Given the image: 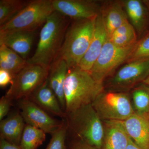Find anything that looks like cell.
<instances>
[{
	"label": "cell",
	"mask_w": 149,
	"mask_h": 149,
	"mask_svg": "<svg viewBox=\"0 0 149 149\" xmlns=\"http://www.w3.org/2000/svg\"><path fill=\"white\" fill-rule=\"evenodd\" d=\"M70 23L69 18L55 11L43 25L37 49L33 55L27 59V63L49 70L58 56Z\"/></svg>",
	"instance_id": "6da1fadb"
},
{
	"label": "cell",
	"mask_w": 149,
	"mask_h": 149,
	"mask_svg": "<svg viewBox=\"0 0 149 149\" xmlns=\"http://www.w3.org/2000/svg\"><path fill=\"white\" fill-rule=\"evenodd\" d=\"M65 112L70 113L91 104L104 92L103 83L96 81L90 72L77 66L68 70L65 82Z\"/></svg>",
	"instance_id": "7a4b0ae2"
},
{
	"label": "cell",
	"mask_w": 149,
	"mask_h": 149,
	"mask_svg": "<svg viewBox=\"0 0 149 149\" xmlns=\"http://www.w3.org/2000/svg\"><path fill=\"white\" fill-rule=\"evenodd\" d=\"M96 18L70 22L57 58L66 62L69 69L78 66L88 50L94 34Z\"/></svg>",
	"instance_id": "3957f363"
},
{
	"label": "cell",
	"mask_w": 149,
	"mask_h": 149,
	"mask_svg": "<svg viewBox=\"0 0 149 149\" xmlns=\"http://www.w3.org/2000/svg\"><path fill=\"white\" fill-rule=\"evenodd\" d=\"M67 126L73 130L81 141L101 148L103 142L104 128L102 119L92 104L66 113Z\"/></svg>",
	"instance_id": "277c9868"
},
{
	"label": "cell",
	"mask_w": 149,
	"mask_h": 149,
	"mask_svg": "<svg viewBox=\"0 0 149 149\" xmlns=\"http://www.w3.org/2000/svg\"><path fill=\"white\" fill-rule=\"evenodd\" d=\"M55 11L52 0L29 1L27 6L16 16L0 26V32L36 31L45 24Z\"/></svg>",
	"instance_id": "5b68a950"
},
{
	"label": "cell",
	"mask_w": 149,
	"mask_h": 149,
	"mask_svg": "<svg viewBox=\"0 0 149 149\" xmlns=\"http://www.w3.org/2000/svg\"><path fill=\"white\" fill-rule=\"evenodd\" d=\"M101 119L122 121L135 113L128 94L103 92L92 104Z\"/></svg>",
	"instance_id": "8992f818"
},
{
	"label": "cell",
	"mask_w": 149,
	"mask_h": 149,
	"mask_svg": "<svg viewBox=\"0 0 149 149\" xmlns=\"http://www.w3.org/2000/svg\"><path fill=\"white\" fill-rule=\"evenodd\" d=\"M48 72L40 65L27 64L14 78L5 96L12 100L29 97L46 81Z\"/></svg>",
	"instance_id": "52a82bcc"
},
{
	"label": "cell",
	"mask_w": 149,
	"mask_h": 149,
	"mask_svg": "<svg viewBox=\"0 0 149 149\" xmlns=\"http://www.w3.org/2000/svg\"><path fill=\"white\" fill-rule=\"evenodd\" d=\"M134 46L118 47L108 40L89 72L93 78L99 83H103L106 78L120 65L126 62Z\"/></svg>",
	"instance_id": "ba28073f"
},
{
	"label": "cell",
	"mask_w": 149,
	"mask_h": 149,
	"mask_svg": "<svg viewBox=\"0 0 149 149\" xmlns=\"http://www.w3.org/2000/svg\"><path fill=\"white\" fill-rule=\"evenodd\" d=\"M18 106L26 124L39 128L46 133L52 135L65 123L63 121L52 117L28 98L18 100Z\"/></svg>",
	"instance_id": "9c48e42d"
},
{
	"label": "cell",
	"mask_w": 149,
	"mask_h": 149,
	"mask_svg": "<svg viewBox=\"0 0 149 149\" xmlns=\"http://www.w3.org/2000/svg\"><path fill=\"white\" fill-rule=\"evenodd\" d=\"M149 74V59L128 63L118 70L109 85L116 90H128L143 80Z\"/></svg>",
	"instance_id": "30bf717a"
},
{
	"label": "cell",
	"mask_w": 149,
	"mask_h": 149,
	"mask_svg": "<svg viewBox=\"0 0 149 149\" xmlns=\"http://www.w3.org/2000/svg\"><path fill=\"white\" fill-rule=\"evenodd\" d=\"M52 3L55 10L72 20L95 18L102 6L92 0H52Z\"/></svg>",
	"instance_id": "8fae6325"
},
{
	"label": "cell",
	"mask_w": 149,
	"mask_h": 149,
	"mask_svg": "<svg viewBox=\"0 0 149 149\" xmlns=\"http://www.w3.org/2000/svg\"><path fill=\"white\" fill-rule=\"evenodd\" d=\"M108 35L100 13L95 20V30L92 41L85 56L78 67L90 72L108 40Z\"/></svg>",
	"instance_id": "7c38bea8"
},
{
	"label": "cell",
	"mask_w": 149,
	"mask_h": 149,
	"mask_svg": "<svg viewBox=\"0 0 149 149\" xmlns=\"http://www.w3.org/2000/svg\"><path fill=\"white\" fill-rule=\"evenodd\" d=\"M36 31L0 32V45H4L27 60L35 38Z\"/></svg>",
	"instance_id": "4fadbf2b"
},
{
	"label": "cell",
	"mask_w": 149,
	"mask_h": 149,
	"mask_svg": "<svg viewBox=\"0 0 149 149\" xmlns=\"http://www.w3.org/2000/svg\"><path fill=\"white\" fill-rule=\"evenodd\" d=\"M128 136L142 149H149V122L135 113L126 120L119 121Z\"/></svg>",
	"instance_id": "5bb4252c"
},
{
	"label": "cell",
	"mask_w": 149,
	"mask_h": 149,
	"mask_svg": "<svg viewBox=\"0 0 149 149\" xmlns=\"http://www.w3.org/2000/svg\"><path fill=\"white\" fill-rule=\"evenodd\" d=\"M28 98L47 112L65 119L66 118V113L62 108L54 93L49 87L47 80Z\"/></svg>",
	"instance_id": "9a60e30c"
},
{
	"label": "cell",
	"mask_w": 149,
	"mask_h": 149,
	"mask_svg": "<svg viewBox=\"0 0 149 149\" xmlns=\"http://www.w3.org/2000/svg\"><path fill=\"white\" fill-rule=\"evenodd\" d=\"M68 66L66 62L57 58L49 69L47 81L49 87L56 96L62 109L65 111L64 87Z\"/></svg>",
	"instance_id": "2e32d148"
},
{
	"label": "cell",
	"mask_w": 149,
	"mask_h": 149,
	"mask_svg": "<svg viewBox=\"0 0 149 149\" xmlns=\"http://www.w3.org/2000/svg\"><path fill=\"white\" fill-rule=\"evenodd\" d=\"M100 14L108 37L115 30L128 21L122 1L105 2L101 6Z\"/></svg>",
	"instance_id": "e0dca14e"
},
{
	"label": "cell",
	"mask_w": 149,
	"mask_h": 149,
	"mask_svg": "<svg viewBox=\"0 0 149 149\" xmlns=\"http://www.w3.org/2000/svg\"><path fill=\"white\" fill-rule=\"evenodd\" d=\"M104 134L101 149H126L130 137L119 121L105 120Z\"/></svg>",
	"instance_id": "ac0fdd59"
},
{
	"label": "cell",
	"mask_w": 149,
	"mask_h": 149,
	"mask_svg": "<svg viewBox=\"0 0 149 149\" xmlns=\"http://www.w3.org/2000/svg\"><path fill=\"white\" fill-rule=\"evenodd\" d=\"M20 112L11 114L0 123L1 139L19 146L25 123Z\"/></svg>",
	"instance_id": "d6986e66"
},
{
	"label": "cell",
	"mask_w": 149,
	"mask_h": 149,
	"mask_svg": "<svg viewBox=\"0 0 149 149\" xmlns=\"http://www.w3.org/2000/svg\"><path fill=\"white\" fill-rule=\"evenodd\" d=\"M27 64V60L4 45H0L1 69L8 71L14 78Z\"/></svg>",
	"instance_id": "ffe728a7"
},
{
	"label": "cell",
	"mask_w": 149,
	"mask_h": 149,
	"mask_svg": "<svg viewBox=\"0 0 149 149\" xmlns=\"http://www.w3.org/2000/svg\"><path fill=\"white\" fill-rule=\"evenodd\" d=\"M122 2L130 24L134 27L137 34L140 35L145 28L146 19L143 4L139 0H126Z\"/></svg>",
	"instance_id": "44dd1931"
},
{
	"label": "cell",
	"mask_w": 149,
	"mask_h": 149,
	"mask_svg": "<svg viewBox=\"0 0 149 149\" xmlns=\"http://www.w3.org/2000/svg\"><path fill=\"white\" fill-rule=\"evenodd\" d=\"M108 40L118 47H130L135 45L138 41L137 32L128 21L115 30Z\"/></svg>",
	"instance_id": "7402d4cb"
},
{
	"label": "cell",
	"mask_w": 149,
	"mask_h": 149,
	"mask_svg": "<svg viewBox=\"0 0 149 149\" xmlns=\"http://www.w3.org/2000/svg\"><path fill=\"white\" fill-rule=\"evenodd\" d=\"M46 133L42 130L26 124L20 141L21 149H37L46 140Z\"/></svg>",
	"instance_id": "603a6c76"
},
{
	"label": "cell",
	"mask_w": 149,
	"mask_h": 149,
	"mask_svg": "<svg viewBox=\"0 0 149 149\" xmlns=\"http://www.w3.org/2000/svg\"><path fill=\"white\" fill-rule=\"evenodd\" d=\"M29 1L1 0L0 26L6 24L16 16L27 6Z\"/></svg>",
	"instance_id": "cb8c5ba5"
},
{
	"label": "cell",
	"mask_w": 149,
	"mask_h": 149,
	"mask_svg": "<svg viewBox=\"0 0 149 149\" xmlns=\"http://www.w3.org/2000/svg\"><path fill=\"white\" fill-rule=\"evenodd\" d=\"M149 59V34L137 41L125 63Z\"/></svg>",
	"instance_id": "d4e9b609"
},
{
	"label": "cell",
	"mask_w": 149,
	"mask_h": 149,
	"mask_svg": "<svg viewBox=\"0 0 149 149\" xmlns=\"http://www.w3.org/2000/svg\"><path fill=\"white\" fill-rule=\"evenodd\" d=\"M134 106L137 114L144 116L149 113V93L145 89L137 88L132 93Z\"/></svg>",
	"instance_id": "484cf974"
},
{
	"label": "cell",
	"mask_w": 149,
	"mask_h": 149,
	"mask_svg": "<svg viewBox=\"0 0 149 149\" xmlns=\"http://www.w3.org/2000/svg\"><path fill=\"white\" fill-rule=\"evenodd\" d=\"M68 126L64 125L52 135V139L46 149H66L65 141Z\"/></svg>",
	"instance_id": "4316f807"
},
{
	"label": "cell",
	"mask_w": 149,
	"mask_h": 149,
	"mask_svg": "<svg viewBox=\"0 0 149 149\" xmlns=\"http://www.w3.org/2000/svg\"><path fill=\"white\" fill-rule=\"evenodd\" d=\"M12 100L5 95L3 96L0 100V120L4 119L8 114Z\"/></svg>",
	"instance_id": "83f0119b"
},
{
	"label": "cell",
	"mask_w": 149,
	"mask_h": 149,
	"mask_svg": "<svg viewBox=\"0 0 149 149\" xmlns=\"http://www.w3.org/2000/svg\"><path fill=\"white\" fill-rule=\"evenodd\" d=\"M14 77L8 71L0 68V86L3 88L8 85H11L13 82Z\"/></svg>",
	"instance_id": "f1b7e54d"
},
{
	"label": "cell",
	"mask_w": 149,
	"mask_h": 149,
	"mask_svg": "<svg viewBox=\"0 0 149 149\" xmlns=\"http://www.w3.org/2000/svg\"><path fill=\"white\" fill-rule=\"evenodd\" d=\"M71 149H99L89 145L86 142L79 140L72 143Z\"/></svg>",
	"instance_id": "f546056e"
},
{
	"label": "cell",
	"mask_w": 149,
	"mask_h": 149,
	"mask_svg": "<svg viewBox=\"0 0 149 149\" xmlns=\"http://www.w3.org/2000/svg\"><path fill=\"white\" fill-rule=\"evenodd\" d=\"M0 149H21L19 146L10 143L6 140L1 139Z\"/></svg>",
	"instance_id": "4dcf8cb0"
},
{
	"label": "cell",
	"mask_w": 149,
	"mask_h": 149,
	"mask_svg": "<svg viewBox=\"0 0 149 149\" xmlns=\"http://www.w3.org/2000/svg\"><path fill=\"white\" fill-rule=\"evenodd\" d=\"M126 149H142L139 146H138L135 142L132 140L131 138L129 139V143L127 146Z\"/></svg>",
	"instance_id": "1f68e13d"
},
{
	"label": "cell",
	"mask_w": 149,
	"mask_h": 149,
	"mask_svg": "<svg viewBox=\"0 0 149 149\" xmlns=\"http://www.w3.org/2000/svg\"><path fill=\"white\" fill-rule=\"evenodd\" d=\"M143 83L144 84H145V85H148V86L149 87V74L148 76L143 80Z\"/></svg>",
	"instance_id": "d6a6232c"
},
{
	"label": "cell",
	"mask_w": 149,
	"mask_h": 149,
	"mask_svg": "<svg viewBox=\"0 0 149 149\" xmlns=\"http://www.w3.org/2000/svg\"><path fill=\"white\" fill-rule=\"evenodd\" d=\"M143 117L146 118L147 119H148V120L149 122V114H146V115L144 116Z\"/></svg>",
	"instance_id": "836d02e7"
},
{
	"label": "cell",
	"mask_w": 149,
	"mask_h": 149,
	"mask_svg": "<svg viewBox=\"0 0 149 149\" xmlns=\"http://www.w3.org/2000/svg\"><path fill=\"white\" fill-rule=\"evenodd\" d=\"M144 88H145V89L149 93V88H148V87L145 88V87H144Z\"/></svg>",
	"instance_id": "e575fe53"
},
{
	"label": "cell",
	"mask_w": 149,
	"mask_h": 149,
	"mask_svg": "<svg viewBox=\"0 0 149 149\" xmlns=\"http://www.w3.org/2000/svg\"><path fill=\"white\" fill-rule=\"evenodd\" d=\"M148 114H149V113H148Z\"/></svg>",
	"instance_id": "d590c367"
}]
</instances>
